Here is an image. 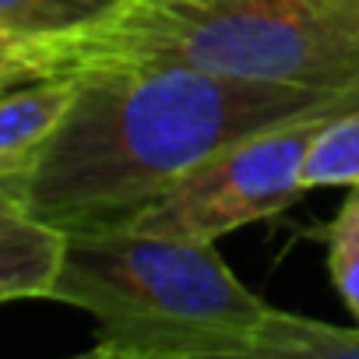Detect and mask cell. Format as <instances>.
Instances as JSON below:
<instances>
[{
  "mask_svg": "<svg viewBox=\"0 0 359 359\" xmlns=\"http://www.w3.org/2000/svg\"><path fill=\"white\" fill-rule=\"evenodd\" d=\"M74 81L39 158L4 184L64 236L130 226L180 176L247 134L359 106V92L243 81L191 64H102L74 71Z\"/></svg>",
  "mask_w": 359,
  "mask_h": 359,
  "instance_id": "obj_1",
  "label": "cell"
},
{
  "mask_svg": "<svg viewBox=\"0 0 359 359\" xmlns=\"http://www.w3.org/2000/svg\"><path fill=\"white\" fill-rule=\"evenodd\" d=\"M39 78L102 64L359 92V0H120L92 29L29 43Z\"/></svg>",
  "mask_w": 359,
  "mask_h": 359,
  "instance_id": "obj_2",
  "label": "cell"
},
{
  "mask_svg": "<svg viewBox=\"0 0 359 359\" xmlns=\"http://www.w3.org/2000/svg\"><path fill=\"white\" fill-rule=\"evenodd\" d=\"M50 299L95 320L102 359H250L268 313L215 243L134 226L67 236Z\"/></svg>",
  "mask_w": 359,
  "mask_h": 359,
  "instance_id": "obj_3",
  "label": "cell"
},
{
  "mask_svg": "<svg viewBox=\"0 0 359 359\" xmlns=\"http://www.w3.org/2000/svg\"><path fill=\"white\" fill-rule=\"evenodd\" d=\"M334 113L345 109L285 120L219 148L187 176H180L130 226L158 236L215 243L226 233L292 208L310 191L303 184L306 151Z\"/></svg>",
  "mask_w": 359,
  "mask_h": 359,
  "instance_id": "obj_4",
  "label": "cell"
},
{
  "mask_svg": "<svg viewBox=\"0 0 359 359\" xmlns=\"http://www.w3.org/2000/svg\"><path fill=\"white\" fill-rule=\"evenodd\" d=\"M67 236L0 187V303L50 299Z\"/></svg>",
  "mask_w": 359,
  "mask_h": 359,
  "instance_id": "obj_5",
  "label": "cell"
},
{
  "mask_svg": "<svg viewBox=\"0 0 359 359\" xmlns=\"http://www.w3.org/2000/svg\"><path fill=\"white\" fill-rule=\"evenodd\" d=\"M74 88V74H53L0 92V187L18 180L39 158L67 113Z\"/></svg>",
  "mask_w": 359,
  "mask_h": 359,
  "instance_id": "obj_6",
  "label": "cell"
},
{
  "mask_svg": "<svg viewBox=\"0 0 359 359\" xmlns=\"http://www.w3.org/2000/svg\"><path fill=\"white\" fill-rule=\"evenodd\" d=\"M250 359H359V324L338 327L268 306Z\"/></svg>",
  "mask_w": 359,
  "mask_h": 359,
  "instance_id": "obj_7",
  "label": "cell"
},
{
  "mask_svg": "<svg viewBox=\"0 0 359 359\" xmlns=\"http://www.w3.org/2000/svg\"><path fill=\"white\" fill-rule=\"evenodd\" d=\"M120 0H0V32L22 43H46L92 29Z\"/></svg>",
  "mask_w": 359,
  "mask_h": 359,
  "instance_id": "obj_8",
  "label": "cell"
},
{
  "mask_svg": "<svg viewBox=\"0 0 359 359\" xmlns=\"http://www.w3.org/2000/svg\"><path fill=\"white\" fill-rule=\"evenodd\" d=\"M303 184L310 191L359 184V106L334 113L320 127L303 162Z\"/></svg>",
  "mask_w": 359,
  "mask_h": 359,
  "instance_id": "obj_9",
  "label": "cell"
},
{
  "mask_svg": "<svg viewBox=\"0 0 359 359\" xmlns=\"http://www.w3.org/2000/svg\"><path fill=\"white\" fill-rule=\"evenodd\" d=\"M327 271L341 303L359 324V184L348 187L338 215L327 226Z\"/></svg>",
  "mask_w": 359,
  "mask_h": 359,
  "instance_id": "obj_10",
  "label": "cell"
},
{
  "mask_svg": "<svg viewBox=\"0 0 359 359\" xmlns=\"http://www.w3.org/2000/svg\"><path fill=\"white\" fill-rule=\"evenodd\" d=\"M36 78H39V71L29 57V43L0 32V92L25 85V81H36Z\"/></svg>",
  "mask_w": 359,
  "mask_h": 359,
  "instance_id": "obj_11",
  "label": "cell"
}]
</instances>
